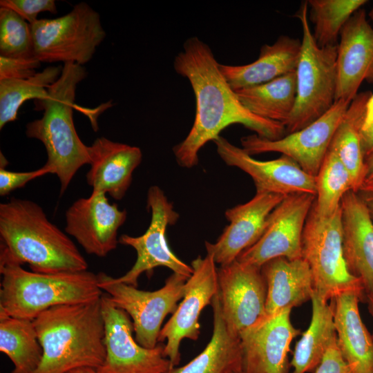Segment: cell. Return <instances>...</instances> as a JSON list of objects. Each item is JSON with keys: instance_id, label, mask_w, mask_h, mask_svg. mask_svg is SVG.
Returning <instances> with one entry per match:
<instances>
[{"instance_id": "7", "label": "cell", "mask_w": 373, "mask_h": 373, "mask_svg": "<svg viewBox=\"0 0 373 373\" xmlns=\"http://www.w3.org/2000/svg\"><path fill=\"white\" fill-rule=\"evenodd\" d=\"M302 258L311 269L314 291L322 299L329 301L339 294L356 291L366 303L362 285L349 272L344 258L341 207L323 217L312 206L303 229Z\"/></svg>"}, {"instance_id": "12", "label": "cell", "mask_w": 373, "mask_h": 373, "mask_svg": "<svg viewBox=\"0 0 373 373\" xmlns=\"http://www.w3.org/2000/svg\"><path fill=\"white\" fill-rule=\"evenodd\" d=\"M351 102L337 100L322 116L304 128L270 140L256 134L241 138L242 148L249 155L280 153L308 174L316 177L329 151L334 133Z\"/></svg>"}, {"instance_id": "38", "label": "cell", "mask_w": 373, "mask_h": 373, "mask_svg": "<svg viewBox=\"0 0 373 373\" xmlns=\"http://www.w3.org/2000/svg\"><path fill=\"white\" fill-rule=\"evenodd\" d=\"M314 373H352L343 358L335 340L327 350Z\"/></svg>"}, {"instance_id": "40", "label": "cell", "mask_w": 373, "mask_h": 373, "mask_svg": "<svg viewBox=\"0 0 373 373\" xmlns=\"http://www.w3.org/2000/svg\"><path fill=\"white\" fill-rule=\"evenodd\" d=\"M361 140L365 158L373 154V124L361 131Z\"/></svg>"}, {"instance_id": "16", "label": "cell", "mask_w": 373, "mask_h": 373, "mask_svg": "<svg viewBox=\"0 0 373 373\" xmlns=\"http://www.w3.org/2000/svg\"><path fill=\"white\" fill-rule=\"evenodd\" d=\"M213 142L218 154L227 165L237 167L251 178L256 193L316 195V177L304 171L291 158L282 155L275 160H258L220 135Z\"/></svg>"}, {"instance_id": "41", "label": "cell", "mask_w": 373, "mask_h": 373, "mask_svg": "<svg viewBox=\"0 0 373 373\" xmlns=\"http://www.w3.org/2000/svg\"><path fill=\"white\" fill-rule=\"evenodd\" d=\"M372 124H373V93H371L366 102L362 130L367 128Z\"/></svg>"}, {"instance_id": "26", "label": "cell", "mask_w": 373, "mask_h": 373, "mask_svg": "<svg viewBox=\"0 0 373 373\" xmlns=\"http://www.w3.org/2000/svg\"><path fill=\"white\" fill-rule=\"evenodd\" d=\"M211 307L213 328L210 341L204 350L186 365L173 367L168 373L241 372L242 351L240 336L228 328L222 316L218 291Z\"/></svg>"}, {"instance_id": "17", "label": "cell", "mask_w": 373, "mask_h": 373, "mask_svg": "<svg viewBox=\"0 0 373 373\" xmlns=\"http://www.w3.org/2000/svg\"><path fill=\"white\" fill-rule=\"evenodd\" d=\"M126 216V211L111 204L104 193L93 191L67 209L65 231L87 254L104 257L116 248L117 231Z\"/></svg>"}, {"instance_id": "35", "label": "cell", "mask_w": 373, "mask_h": 373, "mask_svg": "<svg viewBox=\"0 0 373 373\" xmlns=\"http://www.w3.org/2000/svg\"><path fill=\"white\" fill-rule=\"evenodd\" d=\"M8 164L5 156L0 153V195L4 196L15 189L24 186L28 182L40 176L48 174L44 166L37 170L26 172H15L7 170Z\"/></svg>"}, {"instance_id": "15", "label": "cell", "mask_w": 373, "mask_h": 373, "mask_svg": "<svg viewBox=\"0 0 373 373\" xmlns=\"http://www.w3.org/2000/svg\"><path fill=\"white\" fill-rule=\"evenodd\" d=\"M218 295L222 316L235 335L266 317L267 287L261 267L233 262L218 269Z\"/></svg>"}, {"instance_id": "24", "label": "cell", "mask_w": 373, "mask_h": 373, "mask_svg": "<svg viewBox=\"0 0 373 373\" xmlns=\"http://www.w3.org/2000/svg\"><path fill=\"white\" fill-rule=\"evenodd\" d=\"M267 287L266 316L292 309L312 299L313 278L307 262L303 258H273L261 267Z\"/></svg>"}, {"instance_id": "21", "label": "cell", "mask_w": 373, "mask_h": 373, "mask_svg": "<svg viewBox=\"0 0 373 373\" xmlns=\"http://www.w3.org/2000/svg\"><path fill=\"white\" fill-rule=\"evenodd\" d=\"M343 256L349 272L363 287L366 303L373 299V221L352 190L341 203Z\"/></svg>"}, {"instance_id": "37", "label": "cell", "mask_w": 373, "mask_h": 373, "mask_svg": "<svg viewBox=\"0 0 373 373\" xmlns=\"http://www.w3.org/2000/svg\"><path fill=\"white\" fill-rule=\"evenodd\" d=\"M41 62L36 57H6L0 55V80L26 79L35 75Z\"/></svg>"}, {"instance_id": "25", "label": "cell", "mask_w": 373, "mask_h": 373, "mask_svg": "<svg viewBox=\"0 0 373 373\" xmlns=\"http://www.w3.org/2000/svg\"><path fill=\"white\" fill-rule=\"evenodd\" d=\"M300 51L299 39L281 35L273 44L263 45L254 62L240 66L220 64V69L231 88L236 91L296 71Z\"/></svg>"}, {"instance_id": "19", "label": "cell", "mask_w": 373, "mask_h": 373, "mask_svg": "<svg viewBox=\"0 0 373 373\" xmlns=\"http://www.w3.org/2000/svg\"><path fill=\"white\" fill-rule=\"evenodd\" d=\"M285 197L256 193L248 202L228 209L224 215L229 224L216 242H205L207 253L220 266L235 261L260 238L271 213Z\"/></svg>"}, {"instance_id": "28", "label": "cell", "mask_w": 373, "mask_h": 373, "mask_svg": "<svg viewBox=\"0 0 373 373\" xmlns=\"http://www.w3.org/2000/svg\"><path fill=\"white\" fill-rule=\"evenodd\" d=\"M310 324L296 343L290 365L291 373L314 372L327 350L336 340L333 305L315 291L312 297Z\"/></svg>"}, {"instance_id": "20", "label": "cell", "mask_w": 373, "mask_h": 373, "mask_svg": "<svg viewBox=\"0 0 373 373\" xmlns=\"http://www.w3.org/2000/svg\"><path fill=\"white\" fill-rule=\"evenodd\" d=\"M339 37L335 102H351L364 81L373 82V28L363 9L353 14Z\"/></svg>"}, {"instance_id": "11", "label": "cell", "mask_w": 373, "mask_h": 373, "mask_svg": "<svg viewBox=\"0 0 373 373\" xmlns=\"http://www.w3.org/2000/svg\"><path fill=\"white\" fill-rule=\"evenodd\" d=\"M101 308L104 322L106 357L98 373H168L173 367L164 354V345L153 348L140 345L133 336L128 314L103 293Z\"/></svg>"}, {"instance_id": "32", "label": "cell", "mask_w": 373, "mask_h": 373, "mask_svg": "<svg viewBox=\"0 0 373 373\" xmlns=\"http://www.w3.org/2000/svg\"><path fill=\"white\" fill-rule=\"evenodd\" d=\"M365 0H309L308 17L314 25V38L320 47L336 46L341 31Z\"/></svg>"}, {"instance_id": "33", "label": "cell", "mask_w": 373, "mask_h": 373, "mask_svg": "<svg viewBox=\"0 0 373 373\" xmlns=\"http://www.w3.org/2000/svg\"><path fill=\"white\" fill-rule=\"evenodd\" d=\"M316 194L313 207L318 215L327 217L341 207L345 194L353 191L350 175L338 156L329 150L316 176Z\"/></svg>"}, {"instance_id": "34", "label": "cell", "mask_w": 373, "mask_h": 373, "mask_svg": "<svg viewBox=\"0 0 373 373\" xmlns=\"http://www.w3.org/2000/svg\"><path fill=\"white\" fill-rule=\"evenodd\" d=\"M0 55L35 57L29 23L11 9L0 7Z\"/></svg>"}, {"instance_id": "39", "label": "cell", "mask_w": 373, "mask_h": 373, "mask_svg": "<svg viewBox=\"0 0 373 373\" xmlns=\"http://www.w3.org/2000/svg\"><path fill=\"white\" fill-rule=\"evenodd\" d=\"M356 193L365 205L373 221V180L364 182Z\"/></svg>"}, {"instance_id": "18", "label": "cell", "mask_w": 373, "mask_h": 373, "mask_svg": "<svg viewBox=\"0 0 373 373\" xmlns=\"http://www.w3.org/2000/svg\"><path fill=\"white\" fill-rule=\"evenodd\" d=\"M291 311L266 316L240 334L242 373H287L290 344L300 334L291 322Z\"/></svg>"}, {"instance_id": "29", "label": "cell", "mask_w": 373, "mask_h": 373, "mask_svg": "<svg viewBox=\"0 0 373 373\" xmlns=\"http://www.w3.org/2000/svg\"><path fill=\"white\" fill-rule=\"evenodd\" d=\"M236 93L242 105L251 113L285 126L295 105L296 71Z\"/></svg>"}, {"instance_id": "9", "label": "cell", "mask_w": 373, "mask_h": 373, "mask_svg": "<svg viewBox=\"0 0 373 373\" xmlns=\"http://www.w3.org/2000/svg\"><path fill=\"white\" fill-rule=\"evenodd\" d=\"M189 278L173 273L164 285L155 291H143L116 280L105 273L98 274L99 286L111 302L125 311L133 320L135 340L142 346L153 348L164 319L173 314L182 299Z\"/></svg>"}, {"instance_id": "23", "label": "cell", "mask_w": 373, "mask_h": 373, "mask_svg": "<svg viewBox=\"0 0 373 373\" xmlns=\"http://www.w3.org/2000/svg\"><path fill=\"white\" fill-rule=\"evenodd\" d=\"M337 345L352 373H373V336L363 323L358 307L362 296L346 291L332 300Z\"/></svg>"}, {"instance_id": "6", "label": "cell", "mask_w": 373, "mask_h": 373, "mask_svg": "<svg viewBox=\"0 0 373 373\" xmlns=\"http://www.w3.org/2000/svg\"><path fill=\"white\" fill-rule=\"evenodd\" d=\"M295 16L300 21L303 39L296 70L294 108L285 123L289 134L309 125L334 104L337 84V45L320 47L310 29L307 1Z\"/></svg>"}, {"instance_id": "1", "label": "cell", "mask_w": 373, "mask_h": 373, "mask_svg": "<svg viewBox=\"0 0 373 373\" xmlns=\"http://www.w3.org/2000/svg\"><path fill=\"white\" fill-rule=\"evenodd\" d=\"M173 68L189 82L196 105L189 133L173 149L180 166L188 169L196 166L200 150L234 124H242L270 140L285 136L286 128L283 124L258 117L242 105L222 73L211 49L198 37L184 41L182 50L174 58Z\"/></svg>"}, {"instance_id": "36", "label": "cell", "mask_w": 373, "mask_h": 373, "mask_svg": "<svg viewBox=\"0 0 373 373\" xmlns=\"http://www.w3.org/2000/svg\"><path fill=\"white\" fill-rule=\"evenodd\" d=\"M0 7L15 11L30 25L38 20L40 12H57L55 0H1Z\"/></svg>"}, {"instance_id": "4", "label": "cell", "mask_w": 373, "mask_h": 373, "mask_svg": "<svg viewBox=\"0 0 373 373\" xmlns=\"http://www.w3.org/2000/svg\"><path fill=\"white\" fill-rule=\"evenodd\" d=\"M87 76L83 66L64 64L59 77L42 99L34 100L36 110H42L41 118L27 124L26 135L43 143L47 161L44 166L55 174L63 194L77 171L90 162L89 146L79 138L73 122V108L78 84Z\"/></svg>"}, {"instance_id": "5", "label": "cell", "mask_w": 373, "mask_h": 373, "mask_svg": "<svg viewBox=\"0 0 373 373\" xmlns=\"http://www.w3.org/2000/svg\"><path fill=\"white\" fill-rule=\"evenodd\" d=\"M0 314L34 320L48 309L99 299L98 274L86 271L41 274L0 260Z\"/></svg>"}, {"instance_id": "30", "label": "cell", "mask_w": 373, "mask_h": 373, "mask_svg": "<svg viewBox=\"0 0 373 373\" xmlns=\"http://www.w3.org/2000/svg\"><path fill=\"white\" fill-rule=\"evenodd\" d=\"M0 351L13 363L11 373H34L43 349L33 321L0 314Z\"/></svg>"}, {"instance_id": "45", "label": "cell", "mask_w": 373, "mask_h": 373, "mask_svg": "<svg viewBox=\"0 0 373 373\" xmlns=\"http://www.w3.org/2000/svg\"><path fill=\"white\" fill-rule=\"evenodd\" d=\"M369 16L371 18L372 21H373V8L372 10L370 11V14H369Z\"/></svg>"}, {"instance_id": "44", "label": "cell", "mask_w": 373, "mask_h": 373, "mask_svg": "<svg viewBox=\"0 0 373 373\" xmlns=\"http://www.w3.org/2000/svg\"><path fill=\"white\" fill-rule=\"evenodd\" d=\"M367 303L368 304V310L372 316L373 317V299L368 300ZM373 336V332H372Z\"/></svg>"}, {"instance_id": "13", "label": "cell", "mask_w": 373, "mask_h": 373, "mask_svg": "<svg viewBox=\"0 0 373 373\" xmlns=\"http://www.w3.org/2000/svg\"><path fill=\"white\" fill-rule=\"evenodd\" d=\"M191 267L193 274L186 282L182 301L158 336V342L166 341L164 354L173 367L180 361L182 341L198 338L200 315L218 291V268L212 255L207 253L204 258L198 256L192 261Z\"/></svg>"}, {"instance_id": "10", "label": "cell", "mask_w": 373, "mask_h": 373, "mask_svg": "<svg viewBox=\"0 0 373 373\" xmlns=\"http://www.w3.org/2000/svg\"><path fill=\"white\" fill-rule=\"evenodd\" d=\"M146 208L151 211V218L145 233L136 237L123 234L119 238V243L135 250L137 259L133 267L116 280L137 287L140 275L152 271L157 267H166L173 273L189 278L193 274L191 265L175 256L166 238L167 227L175 224L179 214L159 186H151L149 189Z\"/></svg>"}, {"instance_id": "42", "label": "cell", "mask_w": 373, "mask_h": 373, "mask_svg": "<svg viewBox=\"0 0 373 373\" xmlns=\"http://www.w3.org/2000/svg\"><path fill=\"white\" fill-rule=\"evenodd\" d=\"M365 173L364 182L372 181L373 180V154L365 157Z\"/></svg>"}, {"instance_id": "27", "label": "cell", "mask_w": 373, "mask_h": 373, "mask_svg": "<svg viewBox=\"0 0 373 373\" xmlns=\"http://www.w3.org/2000/svg\"><path fill=\"white\" fill-rule=\"evenodd\" d=\"M372 93H358L350 104L338 124L329 150L332 151L349 172L353 191L356 192L365 180V155L361 131L366 102Z\"/></svg>"}, {"instance_id": "3", "label": "cell", "mask_w": 373, "mask_h": 373, "mask_svg": "<svg viewBox=\"0 0 373 373\" xmlns=\"http://www.w3.org/2000/svg\"><path fill=\"white\" fill-rule=\"evenodd\" d=\"M43 349L34 373L97 369L106 357L104 322L99 299L50 307L32 320Z\"/></svg>"}, {"instance_id": "2", "label": "cell", "mask_w": 373, "mask_h": 373, "mask_svg": "<svg viewBox=\"0 0 373 373\" xmlns=\"http://www.w3.org/2000/svg\"><path fill=\"white\" fill-rule=\"evenodd\" d=\"M0 260L41 274L87 270L88 263L72 240L28 200L11 198L0 204Z\"/></svg>"}, {"instance_id": "31", "label": "cell", "mask_w": 373, "mask_h": 373, "mask_svg": "<svg viewBox=\"0 0 373 373\" xmlns=\"http://www.w3.org/2000/svg\"><path fill=\"white\" fill-rule=\"evenodd\" d=\"M61 70V66H51L29 78L1 79L0 129L17 119L19 108L26 100L44 98Z\"/></svg>"}, {"instance_id": "22", "label": "cell", "mask_w": 373, "mask_h": 373, "mask_svg": "<svg viewBox=\"0 0 373 373\" xmlns=\"http://www.w3.org/2000/svg\"><path fill=\"white\" fill-rule=\"evenodd\" d=\"M89 150L88 184L93 191L108 193L115 200L123 198L131 186L133 171L142 162L141 149L100 137L89 146Z\"/></svg>"}, {"instance_id": "8", "label": "cell", "mask_w": 373, "mask_h": 373, "mask_svg": "<svg viewBox=\"0 0 373 373\" xmlns=\"http://www.w3.org/2000/svg\"><path fill=\"white\" fill-rule=\"evenodd\" d=\"M30 28L35 56L41 63L82 66L91 60L106 37L99 13L85 2L64 16L38 19Z\"/></svg>"}, {"instance_id": "46", "label": "cell", "mask_w": 373, "mask_h": 373, "mask_svg": "<svg viewBox=\"0 0 373 373\" xmlns=\"http://www.w3.org/2000/svg\"><path fill=\"white\" fill-rule=\"evenodd\" d=\"M233 373H242V372H233Z\"/></svg>"}, {"instance_id": "14", "label": "cell", "mask_w": 373, "mask_h": 373, "mask_svg": "<svg viewBox=\"0 0 373 373\" xmlns=\"http://www.w3.org/2000/svg\"><path fill=\"white\" fill-rule=\"evenodd\" d=\"M315 198L308 193L285 196L271 213L260 238L236 260L261 267L275 258H302L303 229Z\"/></svg>"}, {"instance_id": "43", "label": "cell", "mask_w": 373, "mask_h": 373, "mask_svg": "<svg viewBox=\"0 0 373 373\" xmlns=\"http://www.w3.org/2000/svg\"><path fill=\"white\" fill-rule=\"evenodd\" d=\"M67 373H98L97 370L92 367H80L73 370Z\"/></svg>"}]
</instances>
